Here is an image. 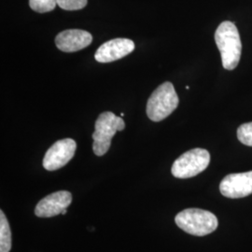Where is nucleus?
Wrapping results in <instances>:
<instances>
[{"label":"nucleus","mask_w":252,"mask_h":252,"mask_svg":"<svg viewBox=\"0 0 252 252\" xmlns=\"http://www.w3.org/2000/svg\"><path fill=\"white\" fill-rule=\"evenodd\" d=\"M179 106V96L171 82L166 81L153 92L147 103V115L153 122L168 117Z\"/></svg>","instance_id":"4"},{"label":"nucleus","mask_w":252,"mask_h":252,"mask_svg":"<svg viewBox=\"0 0 252 252\" xmlns=\"http://www.w3.org/2000/svg\"><path fill=\"white\" fill-rule=\"evenodd\" d=\"M215 41L221 55L223 67L233 70L238 65L242 53L239 32L234 23L230 21L221 23L217 28Z\"/></svg>","instance_id":"1"},{"label":"nucleus","mask_w":252,"mask_h":252,"mask_svg":"<svg viewBox=\"0 0 252 252\" xmlns=\"http://www.w3.org/2000/svg\"><path fill=\"white\" fill-rule=\"evenodd\" d=\"M93 41L89 32L81 29H68L59 33L55 37L57 48L64 53H74L88 47Z\"/></svg>","instance_id":"10"},{"label":"nucleus","mask_w":252,"mask_h":252,"mask_svg":"<svg viewBox=\"0 0 252 252\" xmlns=\"http://www.w3.org/2000/svg\"><path fill=\"white\" fill-rule=\"evenodd\" d=\"M237 137L242 144L252 147V122L243 124L238 127Z\"/></svg>","instance_id":"13"},{"label":"nucleus","mask_w":252,"mask_h":252,"mask_svg":"<svg viewBox=\"0 0 252 252\" xmlns=\"http://www.w3.org/2000/svg\"><path fill=\"white\" fill-rule=\"evenodd\" d=\"M135 50V43L128 38H114L100 46L94 54L99 63H111L124 58Z\"/></svg>","instance_id":"8"},{"label":"nucleus","mask_w":252,"mask_h":252,"mask_svg":"<svg viewBox=\"0 0 252 252\" xmlns=\"http://www.w3.org/2000/svg\"><path fill=\"white\" fill-rule=\"evenodd\" d=\"M210 154L205 149H192L183 153L172 165V175L178 179H189L207 169Z\"/></svg>","instance_id":"5"},{"label":"nucleus","mask_w":252,"mask_h":252,"mask_svg":"<svg viewBox=\"0 0 252 252\" xmlns=\"http://www.w3.org/2000/svg\"><path fill=\"white\" fill-rule=\"evenodd\" d=\"M66 212H67V209H64L63 212H62V215H64V214H66Z\"/></svg>","instance_id":"15"},{"label":"nucleus","mask_w":252,"mask_h":252,"mask_svg":"<svg viewBox=\"0 0 252 252\" xmlns=\"http://www.w3.org/2000/svg\"><path fill=\"white\" fill-rule=\"evenodd\" d=\"M126 128L125 121L110 111L101 113L94 126L93 134V151L95 155L103 156L108 153L111 139L117 131H123Z\"/></svg>","instance_id":"3"},{"label":"nucleus","mask_w":252,"mask_h":252,"mask_svg":"<svg viewBox=\"0 0 252 252\" xmlns=\"http://www.w3.org/2000/svg\"><path fill=\"white\" fill-rule=\"evenodd\" d=\"M72 203V195L67 190L56 191L41 199L36 205L35 214L39 218H51L62 214Z\"/></svg>","instance_id":"9"},{"label":"nucleus","mask_w":252,"mask_h":252,"mask_svg":"<svg viewBox=\"0 0 252 252\" xmlns=\"http://www.w3.org/2000/svg\"><path fill=\"white\" fill-rule=\"evenodd\" d=\"M11 249V232L4 212L0 211V252H9Z\"/></svg>","instance_id":"11"},{"label":"nucleus","mask_w":252,"mask_h":252,"mask_svg":"<svg viewBox=\"0 0 252 252\" xmlns=\"http://www.w3.org/2000/svg\"><path fill=\"white\" fill-rule=\"evenodd\" d=\"M77 149V143L71 138H64L54 143L43 158V167L48 171L58 170L69 162Z\"/></svg>","instance_id":"6"},{"label":"nucleus","mask_w":252,"mask_h":252,"mask_svg":"<svg viewBox=\"0 0 252 252\" xmlns=\"http://www.w3.org/2000/svg\"><path fill=\"white\" fill-rule=\"evenodd\" d=\"M56 5V0H29L30 8L38 13L50 12L55 9Z\"/></svg>","instance_id":"12"},{"label":"nucleus","mask_w":252,"mask_h":252,"mask_svg":"<svg viewBox=\"0 0 252 252\" xmlns=\"http://www.w3.org/2000/svg\"><path fill=\"white\" fill-rule=\"evenodd\" d=\"M175 221L181 230L196 236L213 233L219 224L213 213L200 208L184 209L176 216Z\"/></svg>","instance_id":"2"},{"label":"nucleus","mask_w":252,"mask_h":252,"mask_svg":"<svg viewBox=\"0 0 252 252\" xmlns=\"http://www.w3.org/2000/svg\"><path fill=\"white\" fill-rule=\"evenodd\" d=\"M87 0H56L57 5L64 10H79L87 5Z\"/></svg>","instance_id":"14"},{"label":"nucleus","mask_w":252,"mask_h":252,"mask_svg":"<svg viewBox=\"0 0 252 252\" xmlns=\"http://www.w3.org/2000/svg\"><path fill=\"white\" fill-rule=\"evenodd\" d=\"M220 190L225 197L243 198L252 194V171L227 175L220 184Z\"/></svg>","instance_id":"7"}]
</instances>
